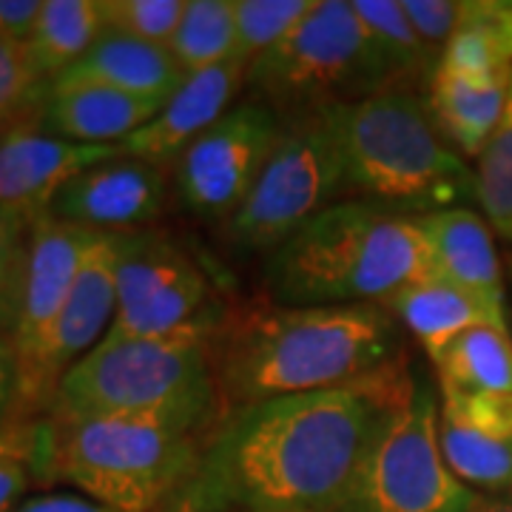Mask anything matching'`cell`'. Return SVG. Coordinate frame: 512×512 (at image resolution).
I'll list each match as a JSON object with an SVG mask.
<instances>
[{
  "instance_id": "cell-1",
  "label": "cell",
  "mask_w": 512,
  "mask_h": 512,
  "mask_svg": "<svg viewBox=\"0 0 512 512\" xmlns=\"http://www.w3.org/2000/svg\"><path fill=\"white\" fill-rule=\"evenodd\" d=\"M416 382L399 359L356 382L237 407L222 416L194 481L228 512H333Z\"/></svg>"
},
{
  "instance_id": "cell-2",
  "label": "cell",
  "mask_w": 512,
  "mask_h": 512,
  "mask_svg": "<svg viewBox=\"0 0 512 512\" xmlns=\"http://www.w3.org/2000/svg\"><path fill=\"white\" fill-rule=\"evenodd\" d=\"M404 359L402 325L382 305H268L220 322L222 410L365 379Z\"/></svg>"
},
{
  "instance_id": "cell-3",
  "label": "cell",
  "mask_w": 512,
  "mask_h": 512,
  "mask_svg": "<svg viewBox=\"0 0 512 512\" xmlns=\"http://www.w3.org/2000/svg\"><path fill=\"white\" fill-rule=\"evenodd\" d=\"M222 402L151 413L37 419V484H72L117 512H157L197 478Z\"/></svg>"
},
{
  "instance_id": "cell-4",
  "label": "cell",
  "mask_w": 512,
  "mask_h": 512,
  "mask_svg": "<svg viewBox=\"0 0 512 512\" xmlns=\"http://www.w3.org/2000/svg\"><path fill=\"white\" fill-rule=\"evenodd\" d=\"M436 274L416 214L373 200H342L268 254L276 305H382Z\"/></svg>"
},
{
  "instance_id": "cell-5",
  "label": "cell",
  "mask_w": 512,
  "mask_h": 512,
  "mask_svg": "<svg viewBox=\"0 0 512 512\" xmlns=\"http://www.w3.org/2000/svg\"><path fill=\"white\" fill-rule=\"evenodd\" d=\"M328 114L348 191L416 217L478 202L476 171L439 131L427 97L393 89Z\"/></svg>"
},
{
  "instance_id": "cell-6",
  "label": "cell",
  "mask_w": 512,
  "mask_h": 512,
  "mask_svg": "<svg viewBox=\"0 0 512 512\" xmlns=\"http://www.w3.org/2000/svg\"><path fill=\"white\" fill-rule=\"evenodd\" d=\"M217 328L220 322L208 313L165 336H106L60 379L46 416L83 419L222 402L214 373Z\"/></svg>"
},
{
  "instance_id": "cell-7",
  "label": "cell",
  "mask_w": 512,
  "mask_h": 512,
  "mask_svg": "<svg viewBox=\"0 0 512 512\" xmlns=\"http://www.w3.org/2000/svg\"><path fill=\"white\" fill-rule=\"evenodd\" d=\"M393 89L373 37L348 0H316L245 77L251 100L282 117L348 106Z\"/></svg>"
},
{
  "instance_id": "cell-8",
  "label": "cell",
  "mask_w": 512,
  "mask_h": 512,
  "mask_svg": "<svg viewBox=\"0 0 512 512\" xmlns=\"http://www.w3.org/2000/svg\"><path fill=\"white\" fill-rule=\"evenodd\" d=\"M348 174L328 109L285 117L282 137L254 191L228 220V239L254 254H274L330 205L342 202Z\"/></svg>"
},
{
  "instance_id": "cell-9",
  "label": "cell",
  "mask_w": 512,
  "mask_h": 512,
  "mask_svg": "<svg viewBox=\"0 0 512 512\" xmlns=\"http://www.w3.org/2000/svg\"><path fill=\"white\" fill-rule=\"evenodd\" d=\"M478 493L447 467L439 393L416 382L362 458L333 512H470Z\"/></svg>"
},
{
  "instance_id": "cell-10",
  "label": "cell",
  "mask_w": 512,
  "mask_h": 512,
  "mask_svg": "<svg viewBox=\"0 0 512 512\" xmlns=\"http://www.w3.org/2000/svg\"><path fill=\"white\" fill-rule=\"evenodd\" d=\"M114 282L111 339L165 336L208 316V276L174 239L154 228L114 234Z\"/></svg>"
},
{
  "instance_id": "cell-11",
  "label": "cell",
  "mask_w": 512,
  "mask_h": 512,
  "mask_svg": "<svg viewBox=\"0 0 512 512\" xmlns=\"http://www.w3.org/2000/svg\"><path fill=\"white\" fill-rule=\"evenodd\" d=\"M282 128L285 117L254 100L225 111L171 165L177 200L205 220H231L254 191Z\"/></svg>"
},
{
  "instance_id": "cell-12",
  "label": "cell",
  "mask_w": 512,
  "mask_h": 512,
  "mask_svg": "<svg viewBox=\"0 0 512 512\" xmlns=\"http://www.w3.org/2000/svg\"><path fill=\"white\" fill-rule=\"evenodd\" d=\"M114 313V234L97 231L86 251L80 276L74 282L72 296L60 313L46 348L20 382L23 419L37 421L49 413L60 379L109 336Z\"/></svg>"
},
{
  "instance_id": "cell-13",
  "label": "cell",
  "mask_w": 512,
  "mask_h": 512,
  "mask_svg": "<svg viewBox=\"0 0 512 512\" xmlns=\"http://www.w3.org/2000/svg\"><path fill=\"white\" fill-rule=\"evenodd\" d=\"M168 202V183L163 168L114 157L74 174L49 205V217L89 231H140L163 217Z\"/></svg>"
},
{
  "instance_id": "cell-14",
  "label": "cell",
  "mask_w": 512,
  "mask_h": 512,
  "mask_svg": "<svg viewBox=\"0 0 512 512\" xmlns=\"http://www.w3.org/2000/svg\"><path fill=\"white\" fill-rule=\"evenodd\" d=\"M94 234L97 231L52 220L49 214L37 217L32 225L18 325L12 330L20 356V382L46 348L57 319L72 296Z\"/></svg>"
},
{
  "instance_id": "cell-15",
  "label": "cell",
  "mask_w": 512,
  "mask_h": 512,
  "mask_svg": "<svg viewBox=\"0 0 512 512\" xmlns=\"http://www.w3.org/2000/svg\"><path fill=\"white\" fill-rule=\"evenodd\" d=\"M439 444L470 490L512 493V396L439 393Z\"/></svg>"
},
{
  "instance_id": "cell-16",
  "label": "cell",
  "mask_w": 512,
  "mask_h": 512,
  "mask_svg": "<svg viewBox=\"0 0 512 512\" xmlns=\"http://www.w3.org/2000/svg\"><path fill=\"white\" fill-rule=\"evenodd\" d=\"M120 146H83L46 134L40 123L0 134V208L43 217L74 174L120 157Z\"/></svg>"
},
{
  "instance_id": "cell-17",
  "label": "cell",
  "mask_w": 512,
  "mask_h": 512,
  "mask_svg": "<svg viewBox=\"0 0 512 512\" xmlns=\"http://www.w3.org/2000/svg\"><path fill=\"white\" fill-rule=\"evenodd\" d=\"M248 69L251 66L242 60H228L214 69L188 74L160 114L120 143L123 154L157 168L177 163V157L205 128H211L225 111L234 109L231 103L245 89Z\"/></svg>"
},
{
  "instance_id": "cell-18",
  "label": "cell",
  "mask_w": 512,
  "mask_h": 512,
  "mask_svg": "<svg viewBox=\"0 0 512 512\" xmlns=\"http://www.w3.org/2000/svg\"><path fill=\"white\" fill-rule=\"evenodd\" d=\"M160 103L131 97L92 80L57 77L40 114V128L52 137L83 146H120L134 131L148 126Z\"/></svg>"
},
{
  "instance_id": "cell-19",
  "label": "cell",
  "mask_w": 512,
  "mask_h": 512,
  "mask_svg": "<svg viewBox=\"0 0 512 512\" xmlns=\"http://www.w3.org/2000/svg\"><path fill=\"white\" fill-rule=\"evenodd\" d=\"M433 271L504 308V274L495 231L470 205L441 208L416 217Z\"/></svg>"
},
{
  "instance_id": "cell-20",
  "label": "cell",
  "mask_w": 512,
  "mask_h": 512,
  "mask_svg": "<svg viewBox=\"0 0 512 512\" xmlns=\"http://www.w3.org/2000/svg\"><path fill=\"white\" fill-rule=\"evenodd\" d=\"M382 308L419 339L430 362L464 330L478 325H507V311L501 305L439 274L421 276L404 285L402 291L384 299Z\"/></svg>"
},
{
  "instance_id": "cell-21",
  "label": "cell",
  "mask_w": 512,
  "mask_h": 512,
  "mask_svg": "<svg viewBox=\"0 0 512 512\" xmlns=\"http://www.w3.org/2000/svg\"><path fill=\"white\" fill-rule=\"evenodd\" d=\"M60 77L92 80L100 86L165 106L183 86L188 74L180 69L168 46H154L146 40L106 29L92 49Z\"/></svg>"
},
{
  "instance_id": "cell-22",
  "label": "cell",
  "mask_w": 512,
  "mask_h": 512,
  "mask_svg": "<svg viewBox=\"0 0 512 512\" xmlns=\"http://www.w3.org/2000/svg\"><path fill=\"white\" fill-rule=\"evenodd\" d=\"M512 74H467L436 66L427 86V106L447 143L464 157L484 151L501 120Z\"/></svg>"
},
{
  "instance_id": "cell-23",
  "label": "cell",
  "mask_w": 512,
  "mask_h": 512,
  "mask_svg": "<svg viewBox=\"0 0 512 512\" xmlns=\"http://www.w3.org/2000/svg\"><path fill=\"white\" fill-rule=\"evenodd\" d=\"M439 393L512 396V336L507 325L464 330L433 359Z\"/></svg>"
},
{
  "instance_id": "cell-24",
  "label": "cell",
  "mask_w": 512,
  "mask_h": 512,
  "mask_svg": "<svg viewBox=\"0 0 512 512\" xmlns=\"http://www.w3.org/2000/svg\"><path fill=\"white\" fill-rule=\"evenodd\" d=\"M439 66L467 74H512V0H467Z\"/></svg>"
},
{
  "instance_id": "cell-25",
  "label": "cell",
  "mask_w": 512,
  "mask_h": 512,
  "mask_svg": "<svg viewBox=\"0 0 512 512\" xmlns=\"http://www.w3.org/2000/svg\"><path fill=\"white\" fill-rule=\"evenodd\" d=\"M103 32L106 20L100 0H43L29 52L40 72L55 80L69 72Z\"/></svg>"
},
{
  "instance_id": "cell-26",
  "label": "cell",
  "mask_w": 512,
  "mask_h": 512,
  "mask_svg": "<svg viewBox=\"0 0 512 512\" xmlns=\"http://www.w3.org/2000/svg\"><path fill=\"white\" fill-rule=\"evenodd\" d=\"M353 9L373 37L384 66L393 77V86L404 92H413L410 83L427 89L436 74L439 57L413 32L410 20L404 15L402 0H353Z\"/></svg>"
},
{
  "instance_id": "cell-27",
  "label": "cell",
  "mask_w": 512,
  "mask_h": 512,
  "mask_svg": "<svg viewBox=\"0 0 512 512\" xmlns=\"http://www.w3.org/2000/svg\"><path fill=\"white\" fill-rule=\"evenodd\" d=\"M185 74L222 66L237 55L234 0H188L185 15L168 43Z\"/></svg>"
},
{
  "instance_id": "cell-28",
  "label": "cell",
  "mask_w": 512,
  "mask_h": 512,
  "mask_svg": "<svg viewBox=\"0 0 512 512\" xmlns=\"http://www.w3.org/2000/svg\"><path fill=\"white\" fill-rule=\"evenodd\" d=\"M478 205L495 237L512 245V83L501 120L476 165Z\"/></svg>"
},
{
  "instance_id": "cell-29",
  "label": "cell",
  "mask_w": 512,
  "mask_h": 512,
  "mask_svg": "<svg viewBox=\"0 0 512 512\" xmlns=\"http://www.w3.org/2000/svg\"><path fill=\"white\" fill-rule=\"evenodd\" d=\"M52 80L40 72L29 43L0 40V134L15 126L40 123Z\"/></svg>"
},
{
  "instance_id": "cell-30",
  "label": "cell",
  "mask_w": 512,
  "mask_h": 512,
  "mask_svg": "<svg viewBox=\"0 0 512 512\" xmlns=\"http://www.w3.org/2000/svg\"><path fill=\"white\" fill-rule=\"evenodd\" d=\"M313 3L316 0H234V18H237L234 60L251 66L265 52H271L311 12Z\"/></svg>"
},
{
  "instance_id": "cell-31",
  "label": "cell",
  "mask_w": 512,
  "mask_h": 512,
  "mask_svg": "<svg viewBox=\"0 0 512 512\" xmlns=\"http://www.w3.org/2000/svg\"><path fill=\"white\" fill-rule=\"evenodd\" d=\"M37 217L0 208V330L12 333L18 325L23 274L29 256V237Z\"/></svg>"
},
{
  "instance_id": "cell-32",
  "label": "cell",
  "mask_w": 512,
  "mask_h": 512,
  "mask_svg": "<svg viewBox=\"0 0 512 512\" xmlns=\"http://www.w3.org/2000/svg\"><path fill=\"white\" fill-rule=\"evenodd\" d=\"M188 0H100L106 29L168 46L185 15Z\"/></svg>"
},
{
  "instance_id": "cell-33",
  "label": "cell",
  "mask_w": 512,
  "mask_h": 512,
  "mask_svg": "<svg viewBox=\"0 0 512 512\" xmlns=\"http://www.w3.org/2000/svg\"><path fill=\"white\" fill-rule=\"evenodd\" d=\"M464 3L467 0H402V9L421 43L441 57L464 18Z\"/></svg>"
},
{
  "instance_id": "cell-34",
  "label": "cell",
  "mask_w": 512,
  "mask_h": 512,
  "mask_svg": "<svg viewBox=\"0 0 512 512\" xmlns=\"http://www.w3.org/2000/svg\"><path fill=\"white\" fill-rule=\"evenodd\" d=\"M23 399H20V356L15 336L0 330V427L20 424Z\"/></svg>"
},
{
  "instance_id": "cell-35",
  "label": "cell",
  "mask_w": 512,
  "mask_h": 512,
  "mask_svg": "<svg viewBox=\"0 0 512 512\" xmlns=\"http://www.w3.org/2000/svg\"><path fill=\"white\" fill-rule=\"evenodd\" d=\"M43 0H0V40L29 43Z\"/></svg>"
},
{
  "instance_id": "cell-36",
  "label": "cell",
  "mask_w": 512,
  "mask_h": 512,
  "mask_svg": "<svg viewBox=\"0 0 512 512\" xmlns=\"http://www.w3.org/2000/svg\"><path fill=\"white\" fill-rule=\"evenodd\" d=\"M12 512H117L83 493L26 495Z\"/></svg>"
},
{
  "instance_id": "cell-37",
  "label": "cell",
  "mask_w": 512,
  "mask_h": 512,
  "mask_svg": "<svg viewBox=\"0 0 512 512\" xmlns=\"http://www.w3.org/2000/svg\"><path fill=\"white\" fill-rule=\"evenodd\" d=\"M32 467L23 458H0V512H12L32 487Z\"/></svg>"
},
{
  "instance_id": "cell-38",
  "label": "cell",
  "mask_w": 512,
  "mask_h": 512,
  "mask_svg": "<svg viewBox=\"0 0 512 512\" xmlns=\"http://www.w3.org/2000/svg\"><path fill=\"white\" fill-rule=\"evenodd\" d=\"M37 421L3 424L0 427V458H23L29 461L35 453Z\"/></svg>"
},
{
  "instance_id": "cell-39",
  "label": "cell",
  "mask_w": 512,
  "mask_h": 512,
  "mask_svg": "<svg viewBox=\"0 0 512 512\" xmlns=\"http://www.w3.org/2000/svg\"><path fill=\"white\" fill-rule=\"evenodd\" d=\"M157 512H228V510H222L220 504H214V501H211V498L197 487V481H191L183 493L174 495V498H171L168 504H163Z\"/></svg>"
},
{
  "instance_id": "cell-40",
  "label": "cell",
  "mask_w": 512,
  "mask_h": 512,
  "mask_svg": "<svg viewBox=\"0 0 512 512\" xmlns=\"http://www.w3.org/2000/svg\"><path fill=\"white\" fill-rule=\"evenodd\" d=\"M470 512H512V493H478Z\"/></svg>"
},
{
  "instance_id": "cell-41",
  "label": "cell",
  "mask_w": 512,
  "mask_h": 512,
  "mask_svg": "<svg viewBox=\"0 0 512 512\" xmlns=\"http://www.w3.org/2000/svg\"><path fill=\"white\" fill-rule=\"evenodd\" d=\"M239 512H271V510H239Z\"/></svg>"
}]
</instances>
